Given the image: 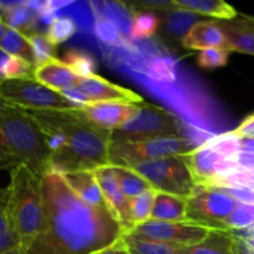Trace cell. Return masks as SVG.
Returning a JSON list of instances; mask_svg holds the SVG:
<instances>
[{"label":"cell","instance_id":"obj_1","mask_svg":"<svg viewBox=\"0 0 254 254\" xmlns=\"http://www.w3.org/2000/svg\"><path fill=\"white\" fill-rule=\"evenodd\" d=\"M47 230L24 251L26 254H94L116 243L124 230L108 208L84 202L62 176H42Z\"/></svg>","mask_w":254,"mask_h":254},{"label":"cell","instance_id":"obj_2","mask_svg":"<svg viewBox=\"0 0 254 254\" xmlns=\"http://www.w3.org/2000/svg\"><path fill=\"white\" fill-rule=\"evenodd\" d=\"M44 134L51 151V173L96 170L111 165L112 131L74 111H25Z\"/></svg>","mask_w":254,"mask_h":254},{"label":"cell","instance_id":"obj_3","mask_svg":"<svg viewBox=\"0 0 254 254\" xmlns=\"http://www.w3.org/2000/svg\"><path fill=\"white\" fill-rule=\"evenodd\" d=\"M21 164L37 175H47L51 173V151L26 112L0 103V171Z\"/></svg>","mask_w":254,"mask_h":254},{"label":"cell","instance_id":"obj_4","mask_svg":"<svg viewBox=\"0 0 254 254\" xmlns=\"http://www.w3.org/2000/svg\"><path fill=\"white\" fill-rule=\"evenodd\" d=\"M6 189L10 225L20 248L26 251L47 230L42 176L21 164L10 170V183Z\"/></svg>","mask_w":254,"mask_h":254},{"label":"cell","instance_id":"obj_5","mask_svg":"<svg viewBox=\"0 0 254 254\" xmlns=\"http://www.w3.org/2000/svg\"><path fill=\"white\" fill-rule=\"evenodd\" d=\"M183 123L171 112L151 103H140L135 116L112 131V143H139L181 136Z\"/></svg>","mask_w":254,"mask_h":254},{"label":"cell","instance_id":"obj_6","mask_svg":"<svg viewBox=\"0 0 254 254\" xmlns=\"http://www.w3.org/2000/svg\"><path fill=\"white\" fill-rule=\"evenodd\" d=\"M0 103L22 111H74L78 109L60 92L37 82L34 77L0 78Z\"/></svg>","mask_w":254,"mask_h":254},{"label":"cell","instance_id":"obj_7","mask_svg":"<svg viewBox=\"0 0 254 254\" xmlns=\"http://www.w3.org/2000/svg\"><path fill=\"white\" fill-rule=\"evenodd\" d=\"M130 169L143 176L158 192L189 198L197 186L181 155L144 161Z\"/></svg>","mask_w":254,"mask_h":254},{"label":"cell","instance_id":"obj_8","mask_svg":"<svg viewBox=\"0 0 254 254\" xmlns=\"http://www.w3.org/2000/svg\"><path fill=\"white\" fill-rule=\"evenodd\" d=\"M193 149L192 141L184 136L153 139L139 143H112L109 161L113 166L131 168L144 161L184 155Z\"/></svg>","mask_w":254,"mask_h":254},{"label":"cell","instance_id":"obj_9","mask_svg":"<svg viewBox=\"0 0 254 254\" xmlns=\"http://www.w3.org/2000/svg\"><path fill=\"white\" fill-rule=\"evenodd\" d=\"M237 205V201L222 189L197 185L188 198L186 221L210 230L227 231L226 221Z\"/></svg>","mask_w":254,"mask_h":254},{"label":"cell","instance_id":"obj_10","mask_svg":"<svg viewBox=\"0 0 254 254\" xmlns=\"http://www.w3.org/2000/svg\"><path fill=\"white\" fill-rule=\"evenodd\" d=\"M211 230L190 221L165 222L149 220L136 225L127 235L155 241L179 248H190L206 240Z\"/></svg>","mask_w":254,"mask_h":254},{"label":"cell","instance_id":"obj_11","mask_svg":"<svg viewBox=\"0 0 254 254\" xmlns=\"http://www.w3.org/2000/svg\"><path fill=\"white\" fill-rule=\"evenodd\" d=\"M196 185L211 186L217 179L240 171L232 159H226L205 144L181 155Z\"/></svg>","mask_w":254,"mask_h":254},{"label":"cell","instance_id":"obj_12","mask_svg":"<svg viewBox=\"0 0 254 254\" xmlns=\"http://www.w3.org/2000/svg\"><path fill=\"white\" fill-rule=\"evenodd\" d=\"M73 87L87 97L89 103H144L143 98L138 93L112 83L98 74L79 78Z\"/></svg>","mask_w":254,"mask_h":254},{"label":"cell","instance_id":"obj_13","mask_svg":"<svg viewBox=\"0 0 254 254\" xmlns=\"http://www.w3.org/2000/svg\"><path fill=\"white\" fill-rule=\"evenodd\" d=\"M93 171L109 210L113 213L114 217L121 222L124 235H127L133 227L130 215H129V200L119 188L118 180L114 173V166H102Z\"/></svg>","mask_w":254,"mask_h":254},{"label":"cell","instance_id":"obj_14","mask_svg":"<svg viewBox=\"0 0 254 254\" xmlns=\"http://www.w3.org/2000/svg\"><path fill=\"white\" fill-rule=\"evenodd\" d=\"M139 109V104L129 103H89L78 108L79 113L106 130L113 131L133 118Z\"/></svg>","mask_w":254,"mask_h":254},{"label":"cell","instance_id":"obj_15","mask_svg":"<svg viewBox=\"0 0 254 254\" xmlns=\"http://www.w3.org/2000/svg\"><path fill=\"white\" fill-rule=\"evenodd\" d=\"M227 39V51L254 56V16L238 12L233 19L215 20Z\"/></svg>","mask_w":254,"mask_h":254},{"label":"cell","instance_id":"obj_16","mask_svg":"<svg viewBox=\"0 0 254 254\" xmlns=\"http://www.w3.org/2000/svg\"><path fill=\"white\" fill-rule=\"evenodd\" d=\"M156 15L160 19L159 35L164 41L170 42V44H179V42L181 44L193 25L203 20L202 16L195 12L175 6L174 1L173 6Z\"/></svg>","mask_w":254,"mask_h":254},{"label":"cell","instance_id":"obj_17","mask_svg":"<svg viewBox=\"0 0 254 254\" xmlns=\"http://www.w3.org/2000/svg\"><path fill=\"white\" fill-rule=\"evenodd\" d=\"M181 45L185 49L200 50V51L207 49H221L227 51L226 35L216 24V21L211 20H201L193 25Z\"/></svg>","mask_w":254,"mask_h":254},{"label":"cell","instance_id":"obj_18","mask_svg":"<svg viewBox=\"0 0 254 254\" xmlns=\"http://www.w3.org/2000/svg\"><path fill=\"white\" fill-rule=\"evenodd\" d=\"M68 188L78 195L84 202L102 208H108L101 186L97 181L93 170H78L71 173L60 174ZM111 211V210H109Z\"/></svg>","mask_w":254,"mask_h":254},{"label":"cell","instance_id":"obj_19","mask_svg":"<svg viewBox=\"0 0 254 254\" xmlns=\"http://www.w3.org/2000/svg\"><path fill=\"white\" fill-rule=\"evenodd\" d=\"M34 78L44 86L61 93L64 89L73 87L79 77L76 76L62 60L52 59L35 67Z\"/></svg>","mask_w":254,"mask_h":254},{"label":"cell","instance_id":"obj_20","mask_svg":"<svg viewBox=\"0 0 254 254\" xmlns=\"http://www.w3.org/2000/svg\"><path fill=\"white\" fill-rule=\"evenodd\" d=\"M0 16L7 26L27 35L36 32L39 24L36 12L27 6L26 1L2 2L0 1Z\"/></svg>","mask_w":254,"mask_h":254},{"label":"cell","instance_id":"obj_21","mask_svg":"<svg viewBox=\"0 0 254 254\" xmlns=\"http://www.w3.org/2000/svg\"><path fill=\"white\" fill-rule=\"evenodd\" d=\"M186 211H188V198L156 191L153 211H151V220L181 222L186 221Z\"/></svg>","mask_w":254,"mask_h":254},{"label":"cell","instance_id":"obj_22","mask_svg":"<svg viewBox=\"0 0 254 254\" xmlns=\"http://www.w3.org/2000/svg\"><path fill=\"white\" fill-rule=\"evenodd\" d=\"M93 6L98 7L94 10L98 15L103 16L104 19L109 20L117 26L118 31L123 37L131 36V29H133V21L135 12L133 11L128 2L123 1H101V2H89Z\"/></svg>","mask_w":254,"mask_h":254},{"label":"cell","instance_id":"obj_23","mask_svg":"<svg viewBox=\"0 0 254 254\" xmlns=\"http://www.w3.org/2000/svg\"><path fill=\"white\" fill-rule=\"evenodd\" d=\"M0 51L4 52L5 55L25 60L35 66L34 51L29 37L22 32L7 26L5 22H2L0 29Z\"/></svg>","mask_w":254,"mask_h":254},{"label":"cell","instance_id":"obj_24","mask_svg":"<svg viewBox=\"0 0 254 254\" xmlns=\"http://www.w3.org/2000/svg\"><path fill=\"white\" fill-rule=\"evenodd\" d=\"M174 5L189 10L200 16H211L218 20L233 19L237 10L222 0H173Z\"/></svg>","mask_w":254,"mask_h":254},{"label":"cell","instance_id":"obj_25","mask_svg":"<svg viewBox=\"0 0 254 254\" xmlns=\"http://www.w3.org/2000/svg\"><path fill=\"white\" fill-rule=\"evenodd\" d=\"M235 232L211 230L203 242L190 248H184V254H233Z\"/></svg>","mask_w":254,"mask_h":254},{"label":"cell","instance_id":"obj_26","mask_svg":"<svg viewBox=\"0 0 254 254\" xmlns=\"http://www.w3.org/2000/svg\"><path fill=\"white\" fill-rule=\"evenodd\" d=\"M114 173H116L119 188L128 200L136 197L146 191L154 190L150 184L133 169L114 166Z\"/></svg>","mask_w":254,"mask_h":254},{"label":"cell","instance_id":"obj_27","mask_svg":"<svg viewBox=\"0 0 254 254\" xmlns=\"http://www.w3.org/2000/svg\"><path fill=\"white\" fill-rule=\"evenodd\" d=\"M130 254H184V248L174 247L155 241L144 240L130 235L122 236Z\"/></svg>","mask_w":254,"mask_h":254},{"label":"cell","instance_id":"obj_28","mask_svg":"<svg viewBox=\"0 0 254 254\" xmlns=\"http://www.w3.org/2000/svg\"><path fill=\"white\" fill-rule=\"evenodd\" d=\"M20 248L7 213V189H0V253Z\"/></svg>","mask_w":254,"mask_h":254},{"label":"cell","instance_id":"obj_29","mask_svg":"<svg viewBox=\"0 0 254 254\" xmlns=\"http://www.w3.org/2000/svg\"><path fill=\"white\" fill-rule=\"evenodd\" d=\"M62 61L74 72L79 78H87L96 74L97 64L96 60L88 52L81 50L71 49L64 52Z\"/></svg>","mask_w":254,"mask_h":254},{"label":"cell","instance_id":"obj_30","mask_svg":"<svg viewBox=\"0 0 254 254\" xmlns=\"http://www.w3.org/2000/svg\"><path fill=\"white\" fill-rule=\"evenodd\" d=\"M35 66L19 57L5 55L0 56V78L17 79L34 77Z\"/></svg>","mask_w":254,"mask_h":254},{"label":"cell","instance_id":"obj_31","mask_svg":"<svg viewBox=\"0 0 254 254\" xmlns=\"http://www.w3.org/2000/svg\"><path fill=\"white\" fill-rule=\"evenodd\" d=\"M155 196L156 191L150 190L129 200V215L133 227L151 220V211H153Z\"/></svg>","mask_w":254,"mask_h":254},{"label":"cell","instance_id":"obj_32","mask_svg":"<svg viewBox=\"0 0 254 254\" xmlns=\"http://www.w3.org/2000/svg\"><path fill=\"white\" fill-rule=\"evenodd\" d=\"M205 145L215 150L223 158L231 159L242 150V138L233 130L213 136L210 140L206 141Z\"/></svg>","mask_w":254,"mask_h":254},{"label":"cell","instance_id":"obj_33","mask_svg":"<svg viewBox=\"0 0 254 254\" xmlns=\"http://www.w3.org/2000/svg\"><path fill=\"white\" fill-rule=\"evenodd\" d=\"M146 74L149 78L164 83L176 81V62L170 57H154L148 62Z\"/></svg>","mask_w":254,"mask_h":254},{"label":"cell","instance_id":"obj_34","mask_svg":"<svg viewBox=\"0 0 254 254\" xmlns=\"http://www.w3.org/2000/svg\"><path fill=\"white\" fill-rule=\"evenodd\" d=\"M159 27H160V19L156 14L149 11L135 12L130 39H149L159 31Z\"/></svg>","mask_w":254,"mask_h":254},{"label":"cell","instance_id":"obj_35","mask_svg":"<svg viewBox=\"0 0 254 254\" xmlns=\"http://www.w3.org/2000/svg\"><path fill=\"white\" fill-rule=\"evenodd\" d=\"M77 32V24L72 17L59 16L47 27L46 36L55 46L71 39Z\"/></svg>","mask_w":254,"mask_h":254},{"label":"cell","instance_id":"obj_36","mask_svg":"<svg viewBox=\"0 0 254 254\" xmlns=\"http://www.w3.org/2000/svg\"><path fill=\"white\" fill-rule=\"evenodd\" d=\"M29 41L31 44L32 51L35 57V67L45 64L52 59H56V46L47 39L46 34L42 32H32L27 35Z\"/></svg>","mask_w":254,"mask_h":254},{"label":"cell","instance_id":"obj_37","mask_svg":"<svg viewBox=\"0 0 254 254\" xmlns=\"http://www.w3.org/2000/svg\"><path fill=\"white\" fill-rule=\"evenodd\" d=\"M254 226V206L243 205L238 202L236 210L226 221L227 231H248Z\"/></svg>","mask_w":254,"mask_h":254},{"label":"cell","instance_id":"obj_38","mask_svg":"<svg viewBox=\"0 0 254 254\" xmlns=\"http://www.w3.org/2000/svg\"><path fill=\"white\" fill-rule=\"evenodd\" d=\"M94 34L106 45L121 44V40L123 37L113 22L104 19L98 14L96 16V21H94Z\"/></svg>","mask_w":254,"mask_h":254},{"label":"cell","instance_id":"obj_39","mask_svg":"<svg viewBox=\"0 0 254 254\" xmlns=\"http://www.w3.org/2000/svg\"><path fill=\"white\" fill-rule=\"evenodd\" d=\"M230 52L221 49H207L197 55V64L201 68L213 69L227 64Z\"/></svg>","mask_w":254,"mask_h":254},{"label":"cell","instance_id":"obj_40","mask_svg":"<svg viewBox=\"0 0 254 254\" xmlns=\"http://www.w3.org/2000/svg\"><path fill=\"white\" fill-rule=\"evenodd\" d=\"M226 192L230 193L237 202L243 205L254 206V189L253 188H233L222 189Z\"/></svg>","mask_w":254,"mask_h":254},{"label":"cell","instance_id":"obj_41","mask_svg":"<svg viewBox=\"0 0 254 254\" xmlns=\"http://www.w3.org/2000/svg\"><path fill=\"white\" fill-rule=\"evenodd\" d=\"M231 159L235 161L240 171L253 170L254 169V153H251V151L241 150L237 155H235Z\"/></svg>","mask_w":254,"mask_h":254},{"label":"cell","instance_id":"obj_42","mask_svg":"<svg viewBox=\"0 0 254 254\" xmlns=\"http://www.w3.org/2000/svg\"><path fill=\"white\" fill-rule=\"evenodd\" d=\"M61 93L64 94V96L66 97L69 102H72V103H73L77 108H82V107H84L86 104L89 103V101L87 99V97L84 96L82 92H79L76 87H71V88H68V89H64V91H62Z\"/></svg>","mask_w":254,"mask_h":254},{"label":"cell","instance_id":"obj_43","mask_svg":"<svg viewBox=\"0 0 254 254\" xmlns=\"http://www.w3.org/2000/svg\"><path fill=\"white\" fill-rule=\"evenodd\" d=\"M235 131L237 133V135H240L242 139L254 138V114L248 116L247 118L237 127V129H235Z\"/></svg>","mask_w":254,"mask_h":254},{"label":"cell","instance_id":"obj_44","mask_svg":"<svg viewBox=\"0 0 254 254\" xmlns=\"http://www.w3.org/2000/svg\"><path fill=\"white\" fill-rule=\"evenodd\" d=\"M94 254H130V252H129L128 247H127L123 238L121 237L116 243H113V245L109 246V247L104 248V250L99 251V252Z\"/></svg>","mask_w":254,"mask_h":254},{"label":"cell","instance_id":"obj_45","mask_svg":"<svg viewBox=\"0 0 254 254\" xmlns=\"http://www.w3.org/2000/svg\"><path fill=\"white\" fill-rule=\"evenodd\" d=\"M233 254H254L252 248L237 233H235V240H233Z\"/></svg>","mask_w":254,"mask_h":254},{"label":"cell","instance_id":"obj_46","mask_svg":"<svg viewBox=\"0 0 254 254\" xmlns=\"http://www.w3.org/2000/svg\"><path fill=\"white\" fill-rule=\"evenodd\" d=\"M73 4L72 1H60V0H49V7L52 10H56L59 11L60 9L64 6H68V5Z\"/></svg>","mask_w":254,"mask_h":254},{"label":"cell","instance_id":"obj_47","mask_svg":"<svg viewBox=\"0 0 254 254\" xmlns=\"http://www.w3.org/2000/svg\"><path fill=\"white\" fill-rule=\"evenodd\" d=\"M242 150L254 153V138L242 139Z\"/></svg>","mask_w":254,"mask_h":254},{"label":"cell","instance_id":"obj_48","mask_svg":"<svg viewBox=\"0 0 254 254\" xmlns=\"http://www.w3.org/2000/svg\"><path fill=\"white\" fill-rule=\"evenodd\" d=\"M241 237H242L243 240L246 241V243L254 251V231H248V233L241 236Z\"/></svg>","mask_w":254,"mask_h":254},{"label":"cell","instance_id":"obj_49","mask_svg":"<svg viewBox=\"0 0 254 254\" xmlns=\"http://www.w3.org/2000/svg\"><path fill=\"white\" fill-rule=\"evenodd\" d=\"M0 254H26L21 248H17V250L14 251H9V252H5V253H0Z\"/></svg>","mask_w":254,"mask_h":254},{"label":"cell","instance_id":"obj_50","mask_svg":"<svg viewBox=\"0 0 254 254\" xmlns=\"http://www.w3.org/2000/svg\"><path fill=\"white\" fill-rule=\"evenodd\" d=\"M2 22H4V21H2L1 16H0V29H1V25H2Z\"/></svg>","mask_w":254,"mask_h":254},{"label":"cell","instance_id":"obj_51","mask_svg":"<svg viewBox=\"0 0 254 254\" xmlns=\"http://www.w3.org/2000/svg\"><path fill=\"white\" fill-rule=\"evenodd\" d=\"M253 189H254V186H253Z\"/></svg>","mask_w":254,"mask_h":254}]
</instances>
